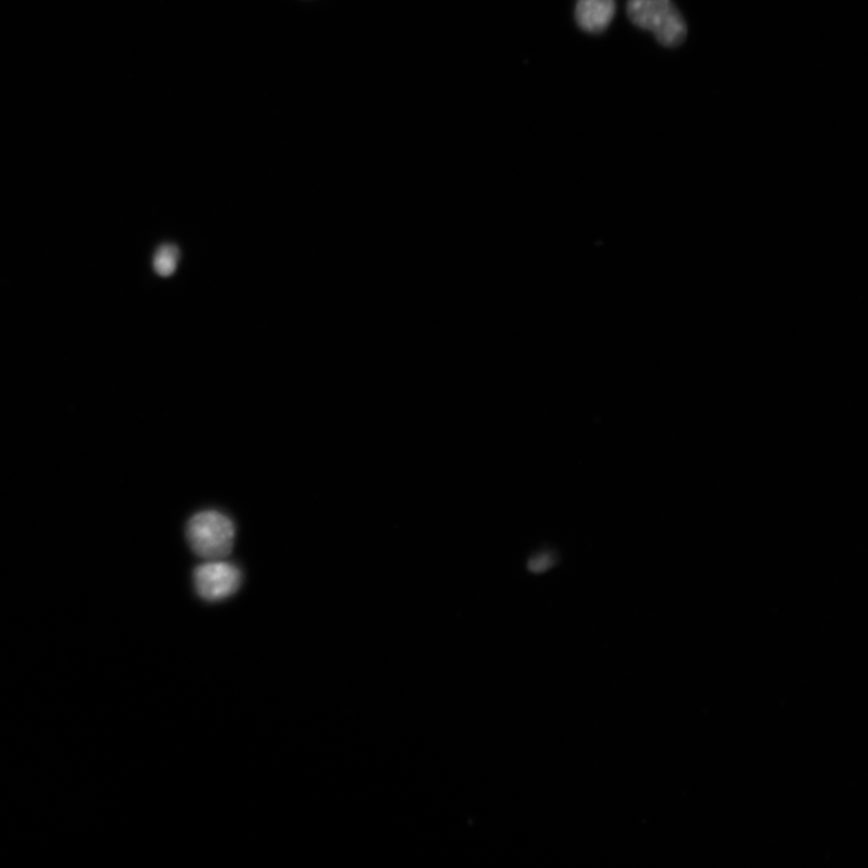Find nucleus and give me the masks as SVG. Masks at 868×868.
<instances>
[{
	"instance_id": "1",
	"label": "nucleus",
	"mask_w": 868,
	"mask_h": 868,
	"mask_svg": "<svg viewBox=\"0 0 868 868\" xmlns=\"http://www.w3.org/2000/svg\"><path fill=\"white\" fill-rule=\"evenodd\" d=\"M628 16L664 47L676 48L687 39V23L672 0H629Z\"/></svg>"
},
{
	"instance_id": "2",
	"label": "nucleus",
	"mask_w": 868,
	"mask_h": 868,
	"mask_svg": "<svg viewBox=\"0 0 868 868\" xmlns=\"http://www.w3.org/2000/svg\"><path fill=\"white\" fill-rule=\"evenodd\" d=\"M188 539L192 550L207 560H220L233 547L235 525L229 517L216 510L201 511L188 523Z\"/></svg>"
},
{
	"instance_id": "3",
	"label": "nucleus",
	"mask_w": 868,
	"mask_h": 868,
	"mask_svg": "<svg viewBox=\"0 0 868 868\" xmlns=\"http://www.w3.org/2000/svg\"><path fill=\"white\" fill-rule=\"evenodd\" d=\"M239 569L230 563L212 560L196 568L194 587L207 601H221L232 596L240 587Z\"/></svg>"
},
{
	"instance_id": "4",
	"label": "nucleus",
	"mask_w": 868,
	"mask_h": 868,
	"mask_svg": "<svg viewBox=\"0 0 868 868\" xmlns=\"http://www.w3.org/2000/svg\"><path fill=\"white\" fill-rule=\"evenodd\" d=\"M616 0H578L575 18L582 31L601 33L616 17Z\"/></svg>"
},
{
	"instance_id": "5",
	"label": "nucleus",
	"mask_w": 868,
	"mask_h": 868,
	"mask_svg": "<svg viewBox=\"0 0 868 868\" xmlns=\"http://www.w3.org/2000/svg\"><path fill=\"white\" fill-rule=\"evenodd\" d=\"M180 258V251L174 245H163L153 256L154 272L163 278L176 273Z\"/></svg>"
},
{
	"instance_id": "6",
	"label": "nucleus",
	"mask_w": 868,
	"mask_h": 868,
	"mask_svg": "<svg viewBox=\"0 0 868 868\" xmlns=\"http://www.w3.org/2000/svg\"><path fill=\"white\" fill-rule=\"evenodd\" d=\"M552 566V558L549 553H539L529 562V569L533 573H543Z\"/></svg>"
}]
</instances>
